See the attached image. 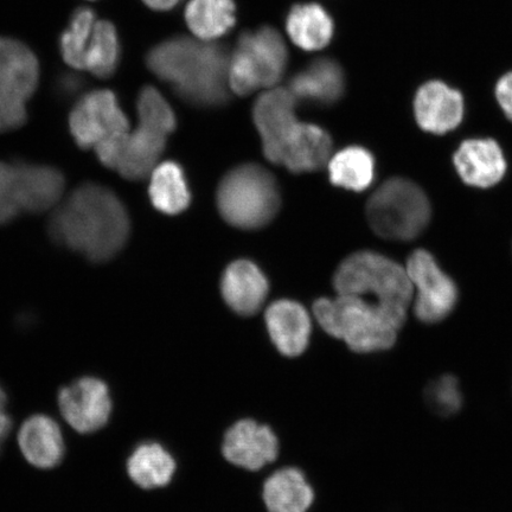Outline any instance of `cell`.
Here are the masks:
<instances>
[{
	"label": "cell",
	"instance_id": "cell-1",
	"mask_svg": "<svg viewBox=\"0 0 512 512\" xmlns=\"http://www.w3.org/2000/svg\"><path fill=\"white\" fill-rule=\"evenodd\" d=\"M50 239L93 264H105L126 246L131 235L128 211L111 189L87 182L56 208Z\"/></svg>",
	"mask_w": 512,
	"mask_h": 512
},
{
	"label": "cell",
	"instance_id": "cell-2",
	"mask_svg": "<svg viewBox=\"0 0 512 512\" xmlns=\"http://www.w3.org/2000/svg\"><path fill=\"white\" fill-rule=\"evenodd\" d=\"M229 56L226 47L174 37L159 43L146 56L147 67L168 82L188 104L216 108L229 99Z\"/></svg>",
	"mask_w": 512,
	"mask_h": 512
},
{
	"label": "cell",
	"instance_id": "cell-3",
	"mask_svg": "<svg viewBox=\"0 0 512 512\" xmlns=\"http://www.w3.org/2000/svg\"><path fill=\"white\" fill-rule=\"evenodd\" d=\"M313 312L325 332L360 354L392 348L407 318V312L342 294L317 300Z\"/></svg>",
	"mask_w": 512,
	"mask_h": 512
},
{
	"label": "cell",
	"instance_id": "cell-4",
	"mask_svg": "<svg viewBox=\"0 0 512 512\" xmlns=\"http://www.w3.org/2000/svg\"><path fill=\"white\" fill-rule=\"evenodd\" d=\"M217 209L235 228L256 230L270 224L281 204L277 179L259 164L246 163L227 172L217 188Z\"/></svg>",
	"mask_w": 512,
	"mask_h": 512
},
{
	"label": "cell",
	"instance_id": "cell-5",
	"mask_svg": "<svg viewBox=\"0 0 512 512\" xmlns=\"http://www.w3.org/2000/svg\"><path fill=\"white\" fill-rule=\"evenodd\" d=\"M69 130L81 150H94L100 163L114 170L131 133L117 94L108 89L89 92L76 102Z\"/></svg>",
	"mask_w": 512,
	"mask_h": 512
},
{
	"label": "cell",
	"instance_id": "cell-6",
	"mask_svg": "<svg viewBox=\"0 0 512 512\" xmlns=\"http://www.w3.org/2000/svg\"><path fill=\"white\" fill-rule=\"evenodd\" d=\"M334 286L342 296H373L375 302L407 312L414 288L406 268L387 256L361 251L348 256L339 265Z\"/></svg>",
	"mask_w": 512,
	"mask_h": 512
},
{
	"label": "cell",
	"instance_id": "cell-7",
	"mask_svg": "<svg viewBox=\"0 0 512 512\" xmlns=\"http://www.w3.org/2000/svg\"><path fill=\"white\" fill-rule=\"evenodd\" d=\"M431 204L424 191L409 179L392 178L369 198L367 219L380 238L412 241L431 220Z\"/></svg>",
	"mask_w": 512,
	"mask_h": 512
},
{
	"label": "cell",
	"instance_id": "cell-8",
	"mask_svg": "<svg viewBox=\"0 0 512 512\" xmlns=\"http://www.w3.org/2000/svg\"><path fill=\"white\" fill-rule=\"evenodd\" d=\"M287 61L286 44L278 30L264 27L243 32L229 60V87L241 96L271 89L283 79Z\"/></svg>",
	"mask_w": 512,
	"mask_h": 512
},
{
	"label": "cell",
	"instance_id": "cell-9",
	"mask_svg": "<svg viewBox=\"0 0 512 512\" xmlns=\"http://www.w3.org/2000/svg\"><path fill=\"white\" fill-rule=\"evenodd\" d=\"M297 102L288 88H271L255 101L254 125L264 155L273 164L281 165L302 130L303 123L296 113Z\"/></svg>",
	"mask_w": 512,
	"mask_h": 512
},
{
	"label": "cell",
	"instance_id": "cell-10",
	"mask_svg": "<svg viewBox=\"0 0 512 512\" xmlns=\"http://www.w3.org/2000/svg\"><path fill=\"white\" fill-rule=\"evenodd\" d=\"M406 270L416 290V318L422 323L435 324L450 315L458 300L457 286L441 271L433 256L418 249L409 256Z\"/></svg>",
	"mask_w": 512,
	"mask_h": 512
},
{
	"label": "cell",
	"instance_id": "cell-11",
	"mask_svg": "<svg viewBox=\"0 0 512 512\" xmlns=\"http://www.w3.org/2000/svg\"><path fill=\"white\" fill-rule=\"evenodd\" d=\"M63 418L80 433L100 430L110 420L112 400L107 384L95 377H82L59 393Z\"/></svg>",
	"mask_w": 512,
	"mask_h": 512
},
{
	"label": "cell",
	"instance_id": "cell-12",
	"mask_svg": "<svg viewBox=\"0 0 512 512\" xmlns=\"http://www.w3.org/2000/svg\"><path fill=\"white\" fill-rule=\"evenodd\" d=\"M222 452L229 463L258 471L277 459L278 438L268 426L254 420H241L226 433Z\"/></svg>",
	"mask_w": 512,
	"mask_h": 512
},
{
	"label": "cell",
	"instance_id": "cell-13",
	"mask_svg": "<svg viewBox=\"0 0 512 512\" xmlns=\"http://www.w3.org/2000/svg\"><path fill=\"white\" fill-rule=\"evenodd\" d=\"M172 132L163 125L139 120L138 127L127 138L115 170L127 181H143L150 177Z\"/></svg>",
	"mask_w": 512,
	"mask_h": 512
},
{
	"label": "cell",
	"instance_id": "cell-14",
	"mask_svg": "<svg viewBox=\"0 0 512 512\" xmlns=\"http://www.w3.org/2000/svg\"><path fill=\"white\" fill-rule=\"evenodd\" d=\"M414 113L422 130L434 134L450 132L462 123L463 96L444 82H427L415 95Z\"/></svg>",
	"mask_w": 512,
	"mask_h": 512
},
{
	"label": "cell",
	"instance_id": "cell-15",
	"mask_svg": "<svg viewBox=\"0 0 512 512\" xmlns=\"http://www.w3.org/2000/svg\"><path fill=\"white\" fill-rule=\"evenodd\" d=\"M18 203L21 211L42 214L61 201L66 188L62 172L49 165L16 162Z\"/></svg>",
	"mask_w": 512,
	"mask_h": 512
},
{
	"label": "cell",
	"instance_id": "cell-16",
	"mask_svg": "<svg viewBox=\"0 0 512 512\" xmlns=\"http://www.w3.org/2000/svg\"><path fill=\"white\" fill-rule=\"evenodd\" d=\"M270 284L260 268L249 260L230 264L221 279L224 302L241 316H252L264 305Z\"/></svg>",
	"mask_w": 512,
	"mask_h": 512
},
{
	"label": "cell",
	"instance_id": "cell-17",
	"mask_svg": "<svg viewBox=\"0 0 512 512\" xmlns=\"http://www.w3.org/2000/svg\"><path fill=\"white\" fill-rule=\"evenodd\" d=\"M268 334L275 348L287 357L302 355L310 343L312 324L309 313L293 300H278L265 315Z\"/></svg>",
	"mask_w": 512,
	"mask_h": 512
},
{
	"label": "cell",
	"instance_id": "cell-18",
	"mask_svg": "<svg viewBox=\"0 0 512 512\" xmlns=\"http://www.w3.org/2000/svg\"><path fill=\"white\" fill-rule=\"evenodd\" d=\"M454 165L463 181L477 188L492 187L507 170L501 147L491 139L466 140L454 155Z\"/></svg>",
	"mask_w": 512,
	"mask_h": 512
},
{
	"label": "cell",
	"instance_id": "cell-19",
	"mask_svg": "<svg viewBox=\"0 0 512 512\" xmlns=\"http://www.w3.org/2000/svg\"><path fill=\"white\" fill-rule=\"evenodd\" d=\"M288 89L297 100L322 106L334 105L344 94L343 69L337 61L322 57L294 75Z\"/></svg>",
	"mask_w": 512,
	"mask_h": 512
},
{
	"label": "cell",
	"instance_id": "cell-20",
	"mask_svg": "<svg viewBox=\"0 0 512 512\" xmlns=\"http://www.w3.org/2000/svg\"><path fill=\"white\" fill-rule=\"evenodd\" d=\"M40 81V64L32 50L14 38L0 37V89L29 100Z\"/></svg>",
	"mask_w": 512,
	"mask_h": 512
},
{
	"label": "cell",
	"instance_id": "cell-21",
	"mask_svg": "<svg viewBox=\"0 0 512 512\" xmlns=\"http://www.w3.org/2000/svg\"><path fill=\"white\" fill-rule=\"evenodd\" d=\"M24 457L40 469H51L61 463L64 441L59 425L47 415H34L24 422L18 434Z\"/></svg>",
	"mask_w": 512,
	"mask_h": 512
},
{
	"label": "cell",
	"instance_id": "cell-22",
	"mask_svg": "<svg viewBox=\"0 0 512 512\" xmlns=\"http://www.w3.org/2000/svg\"><path fill=\"white\" fill-rule=\"evenodd\" d=\"M288 35L296 46L307 51L328 46L334 36V21L322 5L296 4L286 19Z\"/></svg>",
	"mask_w": 512,
	"mask_h": 512
},
{
	"label": "cell",
	"instance_id": "cell-23",
	"mask_svg": "<svg viewBox=\"0 0 512 512\" xmlns=\"http://www.w3.org/2000/svg\"><path fill=\"white\" fill-rule=\"evenodd\" d=\"M262 495L270 512H307L315 499L304 473L293 467L273 473L266 480Z\"/></svg>",
	"mask_w": 512,
	"mask_h": 512
},
{
	"label": "cell",
	"instance_id": "cell-24",
	"mask_svg": "<svg viewBox=\"0 0 512 512\" xmlns=\"http://www.w3.org/2000/svg\"><path fill=\"white\" fill-rule=\"evenodd\" d=\"M150 177V200L160 213L178 215L188 209L191 195L181 165L171 160L160 163Z\"/></svg>",
	"mask_w": 512,
	"mask_h": 512
},
{
	"label": "cell",
	"instance_id": "cell-25",
	"mask_svg": "<svg viewBox=\"0 0 512 512\" xmlns=\"http://www.w3.org/2000/svg\"><path fill=\"white\" fill-rule=\"evenodd\" d=\"M127 472L140 488H162L174 477L176 462L162 445L146 443L138 446L128 458Z\"/></svg>",
	"mask_w": 512,
	"mask_h": 512
},
{
	"label": "cell",
	"instance_id": "cell-26",
	"mask_svg": "<svg viewBox=\"0 0 512 512\" xmlns=\"http://www.w3.org/2000/svg\"><path fill=\"white\" fill-rule=\"evenodd\" d=\"M332 153V139L324 128L303 124L297 142L286 153L283 166L293 174L315 172L328 165Z\"/></svg>",
	"mask_w": 512,
	"mask_h": 512
},
{
	"label": "cell",
	"instance_id": "cell-27",
	"mask_svg": "<svg viewBox=\"0 0 512 512\" xmlns=\"http://www.w3.org/2000/svg\"><path fill=\"white\" fill-rule=\"evenodd\" d=\"M328 170L330 182L336 187L360 192L374 181L375 160L363 147L350 146L331 157Z\"/></svg>",
	"mask_w": 512,
	"mask_h": 512
},
{
	"label": "cell",
	"instance_id": "cell-28",
	"mask_svg": "<svg viewBox=\"0 0 512 512\" xmlns=\"http://www.w3.org/2000/svg\"><path fill=\"white\" fill-rule=\"evenodd\" d=\"M235 10L233 0H191L185 10V21L197 37L214 40L234 27Z\"/></svg>",
	"mask_w": 512,
	"mask_h": 512
},
{
	"label": "cell",
	"instance_id": "cell-29",
	"mask_svg": "<svg viewBox=\"0 0 512 512\" xmlns=\"http://www.w3.org/2000/svg\"><path fill=\"white\" fill-rule=\"evenodd\" d=\"M121 47L117 28L110 21H96L85 56V70L108 79L117 72Z\"/></svg>",
	"mask_w": 512,
	"mask_h": 512
},
{
	"label": "cell",
	"instance_id": "cell-30",
	"mask_svg": "<svg viewBox=\"0 0 512 512\" xmlns=\"http://www.w3.org/2000/svg\"><path fill=\"white\" fill-rule=\"evenodd\" d=\"M96 19L94 11L80 8L74 11L66 30L60 37V51L68 66L85 70V56Z\"/></svg>",
	"mask_w": 512,
	"mask_h": 512
},
{
	"label": "cell",
	"instance_id": "cell-31",
	"mask_svg": "<svg viewBox=\"0 0 512 512\" xmlns=\"http://www.w3.org/2000/svg\"><path fill=\"white\" fill-rule=\"evenodd\" d=\"M426 401L440 416L456 414L463 406V394L456 377L445 375L428 384Z\"/></svg>",
	"mask_w": 512,
	"mask_h": 512
},
{
	"label": "cell",
	"instance_id": "cell-32",
	"mask_svg": "<svg viewBox=\"0 0 512 512\" xmlns=\"http://www.w3.org/2000/svg\"><path fill=\"white\" fill-rule=\"evenodd\" d=\"M19 213L14 163L0 162V226L15 220Z\"/></svg>",
	"mask_w": 512,
	"mask_h": 512
},
{
	"label": "cell",
	"instance_id": "cell-33",
	"mask_svg": "<svg viewBox=\"0 0 512 512\" xmlns=\"http://www.w3.org/2000/svg\"><path fill=\"white\" fill-rule=\"evenodd\" d=\"M25 102L21 96L0 89V133L16 131L27 124Z\"/></svg>",
	"mask_w": 512,
	"mask_h": 512
},
{
	"label": "cell",
	"instance_id": "cell-34",
	"mask_svg": "<svg viewBox=\"0 0 512 512\" xmlns=\"http://www.w3.org/2000/svg\"><path fill=\"white\" fill-rule=\"evenodd\" d=\"M496 98L505 115L512 121V72L498 81Z\"/></svg>",
	"mask_w": 512,
	"mask_h": 512
},
{
	"label": "cell",
	"instance_id": "cell-35",
	"mask_svg": "<svg viewBox=\"0 0 512 512\" xmlns=\"http://www.w3.org/2000/svg\"><path fill=\"white\" fill-rule=\"evenodd\" d=\"M6 403H8V399H6L4 390L0 387V445L8 437L12 425L10 415L6 412Z\"/></svg>",
	"mask_w": 512,
	"mask_h": 512
},
{
	"label": "cell",
	"instance_id": "cell-36",
	"mask_svg": "<svg viewBox=\"0 0 512 512\" xmlns=\"http://www.w3.org/2000/svg\"><path fill=\"white\" fill-rule=\"evenodd\" d=\"M81 86L82 82L78 78H74V76H67V78H63L60 82L62 94L67 95H72L75 92L78 93Z\"/></svg>",
	"mask_w": 512,
	"mask_h": 512
},
{
	"label": "cell",
	"instance_id": "cell-37",
	"mask_svg": "<svg viewBox=\"0 0 512 512\" xmlns=\"http://www.w3.org/2000/svg\"><path fill=\"white\" fill-rule=\"evenodd\" d=\"M149 8L157 11H168L174 9L181 0H143Z\"/></svg>",
	"mask_w": 512,
	"mask_h": 512
}]
</instances>
